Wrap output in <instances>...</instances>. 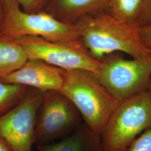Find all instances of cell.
Instances as JSON below:
<instances>
[{
	"mask_svg": "<svg viewBox=\"0 0 151 151\" xmlns=\"http://www.w3.org/2000/svg\"><path fill=\"white\" fill-rule=\"evenodd\" d=\"M75 24L82 43L96 60L119 52L133 59L151 60L150 49L143 43L139 28L120 20L108 10L83 16Z\"/></svg>",
	"mask_w": 151,
	"mask_h": 151,
	"instance_id": "obj_1",
	"label": "cell"
},
{
	"mask_svg": "<svg viewBox=\"0 0 151 151\" xmlns=\"http://www.w3.org/2000/svg\"><path fill=\"white\" fill-rule=\"evenodd\" d=\"M60 92L75 106L85 123L99 135L120 101L87 70H65Z\"/></svg>",
	"mask_w": 151,
	"mask_h": 151,
	"instance_id": "obj_2",
	"label": "cell"
},
{
	"mask_svg": "<svg viewBox=\"0 0 151 151\" xmlns=\"http://www.w3.org/2000/svg\"><path fill=\"white\" fill-rule=\"evenodd\" d=\"M0 39L14 41L24 37H37L50 41L82 43L75 24L60 22L45 11L27 13L16 0H2Z\"/></svg>",
	"mask_w": 151,
	"mask_h": 151,
	"instance_id": "obj_3",
	"label": "cell"
},
{
	"mask_svg": "<svg viewBox=\"0 0 151 151\" xmlns=\"http://www.w3.org/2000/svg\"><path fill=\"white\" fill-rule=\"evenodd\" d=\"M151 128V95L147 89L120 100L100 138L103 151H128L140 133Z\"/></svg>",
	"mask_w": 151,
	"mask_h": 151,
	"instance_id": "obj_4",
	"label": "cell"
},
{
	"mask_svg": "<svg viewBox=\"0 0 151 151\" xmlns=\"http://www.w3.org/2000/svg\"><path fill=\"white\" fill-rule=\"evenodd\" d=\"M113 53L101 60L94 74L108 91L119 101L147 89L151 81V60L125 59Z\"/></svg>",
	"mask_w": 151,
	"mask_h": 151,
	"instance_id": "obj_5",
	"label": "cell"
},
{
	"mask_svg": "<svg viewBox=\"0 0 151 151\" xmlns=\"http://www.w3.org/2000/svg\"><path fill=\"white\" fill-rule=\"evenodd\" d=\"M81 118L75 106L60 92H44L37 113L34 144L40 149L65 137L80 126Z\"/></svg>",
	"mask_w": 151,
	"mask_h": 151,
	"instance_id": "obj_6",
	"label": "cell"
},
{
	"mask_svg": "<svg viewBox=\"0 0 151 151\" xmlns=\"http://www.w3.org/2000/svg\"><path fill=\"white\" fill-rule=\"evenodd\" d=\"M14 41L24 49L28 59L40 60L64 70H80L95 73L101 63L82 43L53 42L37 37H24Z\"/></svg>",
	"mask_w": 151,
	"mask_h": 151,
	"instance_id": "obj_7",
	"label": "cell"
},
{
	"mask_svg": "<svg viewBox=\"0 0 151 151\" xmlns=\"http://www.w3.org/2000/svg\"><path fill=\"white\" fill-rule=\"evenodd\" d=\"M43 92L29 88L22 100L0 115V138L12 151H32L38 110Z\"/></svg>",
	"mask_w": 151,
	"mask_h": 151,
	"instance_id": "obj_8",
	"label": "cell"
},
{
	"mask_svg": "<svg viewBox=\"0 0 151 151\" xmlns=\"http://www.w3.org/2000/svg\"><path fill=\"white\" fill-rule=\"evenodd\" d=\"M65 71L42 60L29 59L19 69L1 80L37 89L43 93L60 91L63 84Z\"/></svg>",
	"mask_w": 151,
	"mask_h": 151,
	"instance_id": "obj_9",
	"label": "cell"
},
{
	"mask_svg": "<svg viewBox=\"0 0 151 151\" xmlns=\"http://www.w3.org/2000/svg\"><path fill=\"white\" fill-rule=\"evenodd\" d=\"M111 0H49L45 11L60 22L74 24L87 15L107 11Z\"/></svg>",
	"mask_w": 151,
	"mask_h": 151,
	"instance_id": "obj_10",
	"label": "cell"
},
{
	"mask_svg": "<svg viewBox=\"0 0 151 151\" xmlns=\"http://www.w3.org/2000/svg\"><path fill=\"white\" fill-rule=\"evenodd\" d=\"M40 151H103L100 135L86 124L80 126L65 138L40 148Z\"/></svg>",
	"mask_w": 151,
	"mask_h": 151,
	"instance_id": "obj_11",
	"label": "cell"
},
{
	"mask_svg": "<svg viewBox=\"0 0 151 151\" xmlns=\"http://www.w3.org/2000/svg\"><path fill=\"white\" fill-rule=\"evenodd\" d=\"M28 60L19 44L0 39V79L19 69Z\"/></svg>",
	"mask_w": 151,
	"mask_h": 151,
	"instance_id": "obj_12",
	"label": "cell"
},
{
	"mask_svg": "<svg viewBox=\"0 0 151 151\" xmlns=\"http://www.w3.org/2000/svg\"><path fill=\"white\" fill-rule=\"evenodd\" d=\"M29 87L7 83L0 79V115L6 113L19 103L27 93Z\"/></svg>",
	"mask_w": 151,
	"mask_h": 151,
	"instance_id": "obj_13",
	"label": "cell"
},
{
	"mask_svg": "<svg viewBox=\"0 0 151 151\" xmlns=\"http://www.w3.org/2000/svg\"><path fill=\"white\" fill-rule=\"evenodd\" d=\"M142 1L143 0H111L108 11L122 21L133 24Z\"/></svg>",
	"mask_w": 151,
	"mask_h": 151,
	"instance_id": "obj_14",
	"label": "cell"
},
{
	"mask_svg": "<svg viewBox=\"0 0 151 151\" xmlns=\"http://www.w3.org/2000/svg\"><path fill=\"white\" fill-rule=\"evenodd\" d=\"M133 24L138 28L151 27V0H143Z\"/></svg>",
	"mask_w": 151,
	"mask_h": 151,
	"instance_id": "obj_15",
	"label": "cell"
},
{
	"mask_svg": "<svg viewBox=\"0 0 151 151\" xmlns=\"http://www.w3.org/2000/svg\"><path fill=\"white\" fill-rule=\"evenodd\" d=\"M128 151H151V128L134 140Z\"/></svg>",
	"mask_w": 151,
	"mask_h": 151,
	"instance_id": "obj_16",
	"label": "cell"
},
{
	"mask_svg": "<svg viewBox=\"0 0 151 151\" xmlns=\"http://www.w3.org/2000/svg\"><path fill=\"white\" fill-rule=\"evenodd\" d=\"M22 10L27 13H37L45 11L49 0H16Z\"/></svg>",
	"mask_w": 151,
	"mask_h": 151,
	"instance_id": "obj_17",
	"label": "cell"
},
{
	"mask_svg": "<svg viewBox=\"0 0 151 151\" xmlns=\"http://www.w3.org/2000/svg\"><path fill=\"white\" fill-rule=\"evenodd\" d=\"M139 34L144 44L148 48H151V27L139 28Z\"/></svg>",
	"mask_w": 151,
	"mask_h": 151,
	"instance_id": "obj_18",
	"label": "cell"
},
{
	"mask_svg": "<svg viewBox=\"0 0 151 151\" xmlns=\"http://www.w3.org/2000/svg\"><path fill=\"white\" fill-rule=\"evenodd\" d=\"M0 151H12L5 142L0 138Z\"/></svg>",
	"mask_w": 151,
	"mask_h": 151,
	"instance_id": "obj_19",
	"label": "cell"
},
{
	"mask_svg": "<svg viewBox=\"0 0 151 151\" xmlns=\"http://www.w3.org/2000/svg\"><path fill=\"white\" fill-rule=\"evenodd\" d=\"M2 0H0V25L2 22Z\"/></svg>",
	"mask_w": 151,
	"mask_h": 151,
	"instance_id": "obj_20",
	"label": "cell"
},
{
	"mask_svg": "<svg viewBox=\"0 0 151 151\" xmlns=\"http://www.w3.org/2000/svg\"><path fill=\"white\" fill-rule=\"evenodd\" d=\"M147 90L149 91L151 95V82H150V84H149V85H148V86Z\"/></svg>",
	"mask_w": 151,
	"mask_h": 151,
	"instance_id": "obj_21",
	"label": "cell"
},
{
	"mask_svg": "<svg viewBox=\"0 0 151 151\" xmlns=\"http://www.w3.org/2000/svg\"><path fill=\"white\" fill-rule=\"evenodd\" d=\"M150 52H151V48H150Z\"/></svg>",
	"mask_w": 151,
	"mask_h": 151,
	"instance_id": "obj_22",
	"label": "cell"
}]
</instances>
